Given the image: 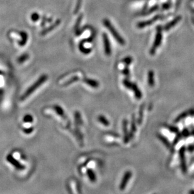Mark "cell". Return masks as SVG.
Here are the masks:
<instances>
[{"instance_id":"e0dca14e","label":"cell","mask_w":194,"mask_h":194,"mask_svg":"<svg viewBox=\"0 0 194 194\" xmlns=\"http://www.w3.org/2000/svg\"><path fill=\"white\" fill-rule=\"evenodd\" d=\"M147 82L150 87H153L154 86V74L153 70H149L147 75Z\"/></svg>"},{"instance_id":"9a60e30c","label":"cell","mask_w":194,"mask_h":194,"mask_svg":"<svg viewBox=\"0 0 194 194\" xmlns=\"http://www.w3.org/2000/svg\"><path fill=\"white\" fill-rule=\"evenodd\" d=\"M136 131V120H135L134 116H133L132 119V123L131 126H130V131L129 133V138L131 139L134 137V134Z\"/></svg>"},{"instance_id":"6da1fadb","label":"cell","mask_w":194,"mask_h":194,"mask_svg":"<svg viewBox=\"0 0 194 194\" xmlns=\"http://www.w3.org/2000/svg\"><path fill=\"white\" fill-rule=\"evenodd\" d=\"M48 78V76L47 75L44 74L42 75L38 79L37 81H35L34 83H33L32 85L28 87V89L25 92V93L22 95V96L20 98L21 101H24L28 97L30 96L33 92L35 91L38 88H39L40 86H41L42 84L47 81Z\"/></svg>"},{"instance_id":"cb8c5ba5","label":"cell","mask_w":194,"mask_h":194,"mask_svg":"<svg viewBox=\"0 0 194 194\" xmlns=\"http://www.w3.org/2000/svg\"><path fill=\"white\" fill-rule=\"evenodd\" d=\"M82 2H83V0H77L76 5L75 9L74 10V15H76L79 12L80 8H81V5H82Z\"/></svg>"},{"instance_id":"3957f363","label":"cell","mask_w":194,"mask_h":194,"mask_svg":"<svg viewBox=\"0 0 194 194\" xmlns=\"http://www.w3.org/2000/svg\"><path fill=\"white\" fill-rule=\"evenodd\" d=\"M162 38H163L162 28L161 26H158V27H157V28H156V34L154 44H153V46L151 47L150 52H149L151 56H153V55H154L157 49L159 47L160 45H161V41H162Z\"/></svg>"},{"instance_id":"2e32d148","label":"cell","mask_w":194,"mask_h":194,"mask_svg":"<svg viewBox=\"0 0 194 194\" xmlns=\"http://www.w3.org/2000/svg\"><path fill=\"white\" fill-rule=\"evenodd\" d=\"M158 138L159 139V140L161 141L163 143V144H164V145H165L167 148H170V150L171 151H173V148L172 149V146L171 145V144L170 143L169 141H168L165 137L163 136H162L161 134H158Z\"/></svg>"},{"instance_id":"83f0119b","label":"cell","mask_w":194,"mask_h":194,"mask_svg":"<svg viewBox=\"0 0 194 194\" xmlns=\"http://www.w3.org/2000/svg\"><path fill=\"white\" fill-rule=\"evenodd\" d=\"M122 74H123L127 79H129L130 77V70L129 69V66L125 67V68L122 71Z\"/></svg>"},{"instance_id":"277c9868","label":"cell","mask_w":194,"mask_h":194,"mask_svg":"<svg viewBox=\"0 0 194 194\" xmlns=\"http://www.w3.org/2000/svg\"><path fill=\"white\" fill-rule=\"evenodd\" d=\"M6 160L8 162L10 163L13 166H14L16 168H17L18 170H23L25 168V167L23 165H22L17 160L15 159L13 156L10 154L7 155Z\"/></svg>"},{"instance_id":"7402d4cb","label":"cell","mask_w":194,"mask_h":194,"mask_svg":"<svg viewBox=\"0 0 194 194\" xmlns=\"http://www.w3.org/2000/svg\"><path fill=\"white\" fill-rule=\"evenodd\" d=\"M28 58H29V55L28 53H24L18 57L17 61L19 64H22V63L26 61Z\"/></svg>"},{"instance_id":"9c48e42d","label":"cell","mask_w":194,"mask_h":194,"mask_svg":"<svg viewBox=\"0 0 194 194\" xmlns=\"http://www.w3.org/2000/svg\"><path fill=\"white\" fill-rule=\"evenodd\" d=\"M60 23H61V20H57L56 22H55V23H53L52 25H50V26H49L48 28L44 29V30L41 32L40 35L44 36V35H45L46 34H47L48 33L52 31L53 30H54V28H56L57 27H58L59 25H60Z\"/></svg>"},{"instance_id":"484cf974","label":"cell","mask_w":194,"mask_h":194,"mask_svg":"<svg viewBox=\"0 0 194 194\" xmlns=\"http://www.w3.org/2000/svg\"><path fill=\"white\" fill-rule=\"evenodd\" d=\"M82 18H83V15L81 14V15H80L78 16V18L77 21H76V25H75V26H74L75 32H77L78 30H79V25H80V23H81Z\"/></svg>"},{"instance_id":"52a82bcc","label":"cell","mask_w":194,"mask_h":194,"mask_svg":"<svg viewBox=\"0 0 194 194\" xmlns=\"http://www.w3.org/2000/svg\"><path fill=\"white\" fill-rule=\"evenodd\" d=\"M131 176H132V172L130 171H127L125 173L120 184V189L121 190H124L125 189L126 186H127L128 182H129L130 178H131Z\"/></svg>"},{"instance_id":"f1b7e54d","label":"cell","mask_w":194,"mask_h":194,"mask_svg":"<svg viewBox=\"0 0 194 194\" xmlns=\"http://www.w3.org/2000/svg\"><path fill=\"white\" fill-rule=\"evenodd\" d=\"M132 82H130L129 79H127L126 78L125 79H124V81H123V84H124V86L127 88L128 89H130V87H131L132 86Z\"/></svg>"},{"instance_id":"836d02e7","label":"cell","mask_w":194,"mask_h":194,"mask_svg":"<svg viewBox=\"0 0 194 194\" xmlns=\"http://www.w3.org/2000/svg\"><path fill=\"white\" fill-rule=\"evenodd\" d=\"M75 119L76 121H77V123L79 124H81V116H80L79 113L78 112H75Z\"/></svg>"},{"instance_id":"d6a6232c","label":"cell","mask_w":194,"mask_h":194,"mask_svg":"<svg viewBox=\"0 0 194 194\" xmlns=\"http://www.w3.org/2000/svg\"><path fill=\"white\" fill-rule=\"evenodd\" d=\"M166 128L169 129L170 131L171 132H173V133H178V128H176L175 127H173V126H169V125H165Z\"/></svg>"},{"instance_id":"7c38bea8","label":"cell","mask_w":194,"mask_h":194,"mask_svg":"<svg viewBox=\"0 0 194 194\" xmlns=\"http://www.w3.org/2000/svg\"><path fill=\"white\" fill-rule=\"evenodd\" d=\"M130 90H132L135 95V97L137 99H141L142 98V93L141 91L139 90L138 86L136 85V84L132 83V86L130 87Z\"/></svg>"},{"instance_id":"4fadbf2b","label":"cell","mask_w":194,"mask_h":194,"mask_svg":"<svg viewBox=\"0 0 194 194\" xmlns=\"http://www.w3.org/2000/svg\"><path fill=\"white\" fill-rule=\"evenodd\" d=\"M83 81L85 84H86L87 85H88L91 87L97 88V87H99V82L98 81H95V80L88 79V78H85L83 79Z\"/></svg>"},{"instance_id":"e575fe53","label":"cell","mask_w":194,"mask_h":194,"mask_svg":"<svg viewBox=\"0 0 194 194\" xmlns=\"http://www.w3.org/2000/svg\"><path fill=\"white\" fill-rule=\"evenodd\" d=\"M157 9H158V6H154V7H152L151 8H150V10H149L147 12V14H151L152 12L155 11Z\"/></svg>"},{"instance_id":"44dd1931","label":"cell","mask_w":194,"mask_h":194,"mask_svg":"<svg viewBox=\"0 0 194 194\" xmlns=\"http://www.w3.org/2000/svg\"><path fill=\"white\" fill-rule=\"evenodd\" d=\"M98 120L100 123H102L105 126H108L110 125V122L103 115H100L98 117Z\"/></svg>"},{"instance_id":"603a6c76","label":"cell","mask_w":194,"mask_h":194,"mask_svg":"<svg viewBox=\"0 0 194 194\" xmlns=\"http://www.w3.org/2000/svg\"><path fill=\"white\" fill-rule=\"evenodd\" d=\"M133 61V58L131 57H130V56H128V57H125L123 60H122V62L124 63V64L126 65V66H129L130 65V64H131V63Z\"/></svg>"},{"instance_id":"ac0fdd59","label":"cell","mask_w":194,"mask_h":194,"mask_svg":"<svg viewBox=\"0 0 194 194\" xmlns=\"http://www.w3.org/2000/svg\"><path fill=\"white\" fill-rule=\"evenodd\" d=\"M86 174H87L88 178H89L91 182H95L96 180V176L95 173L94 172V171L92 169H91V168H89V169L87 170Z\"/></svg>"},{"instance_id":"30bf717a","label":"cell","mask_w":194,"mask_h":194,"mask_svg":"<svg viewBox=\"0 0 194 194\" xmlns=\"http://www.w3.org/2000/svg\"><path fill=\"white\" fill-rule=\"evenodd\" d=\"M127 124L128 121L124 119L122 123V127H123L124 133V142L127 143L129 141L130 138H129V134H128V129H127Z\"/></svg>"},{"instance_id":"8fae6325","label":"cell","mask_w":194,"mask_h":194,"mask_svg":"<svg viewBox=\"0 0 194 194\" xmlns=\"http://www.w3.org/2000/svg\"><path fill=\"white\" fill-rule=\"evenodd\" d=\"M181 20V16H176V17L173 20H172L171 21V22L170 23H168L167 25H166L164 27V30H170L172 27H175V25L178 23Z\"/></svg>"},{"instance_id":"8992f818","label":"cell","mask_w":194,"mask_h":194,"mask_svg":"<svg viewBox=\"0 0 194 194\" xmlns=\"http://www.w3.org/2000/svg\"><path fill=\"white\" fill-rule=\"evenodd\" d=\"M162 16L161 15H156L154 17H153L152 19L147 20V21H144V22H139L137 24V27L139 28H143L146 27H148L151 25L152 24H153L154 22H156V21L161 19Z\"/></svg>"},{"instance_id":"ffe728a7","label":"cell","mask_w":194,"mask_h":194,"mask_svg":"<svg viewBox=\"0 0 194 194\" xmlns=\"http://www.w3.org/2000/svg\"><path fill=\"white\" fill-rule=\"evenodd\" d=\"M53 109H54V110L56 112V113L59 116H60L64 118V119H65L66 117H65V115H64V111L61 106L56 105V106H54Z\"/></svg>"},{"instance_id":"d4e9b609","label":"cell","mask_w":194,"mask_h":194,"mask_svg":"<svg viewBox=\"0 0 194 194\" xmlns=\"http://www.w3.org/2000/svg\"><path fill=\"white\" fill-rule=\"evenodd\" d=\"M24 123H31L33 121V116L30 115H25L23 117V119Z\"/></svg>"},{"instance_id":"4dcf8cb0","label":"cell","mask_w":194,"mask_h":194,"mask_svg":"<svg viewBox=\"0 0 194 194\" xmlns=\"http://www.w3.org/2000/svg\"><path fill=\"white\" fill-rule=\"evenodd\" d=\"M78 81H79V77L78 76H74L72 78H71L70 80H69L68 81L66 82L65 83V85L66 86H68V85H69V84H72V83H73L74 82H76Z\"/></svg>"},{"instance_id":"4316f807","label":"cell","mask_w":194,"mask_h":194,"mask_svg":"<svg viewBox=\"0 0 194 194\" xmlns=\"http://www.w3.org/2000/svg\"><path fill=\"white\" fill-rule=\"evenodd\" d=\"M30 19L33 22H36L40 19V15L38 14V13H33L30 16Z\"/></svg>"},{"instance_id":"d6986e66","label":"cell","mask_w":194,"mask_h":194,"mask_svg":"<svg viewBox=\"0 0 194 194\" xmlns=\"http://www.w3.org/2000/svg\"><path fill=\"white\" fill-rule=\"evenodd\" d=\"M79 49L81 52H82L83 54H89L91 52V49H88V48H86L84 47V42L83 41H81L80 42V44L79 45Z\"/></svg>"},{"instance_id":"d590c367","label":"cell","mask_w":194,"mask_h":194,"mask_svg":"<svg viewBox=\"0 0 194 194\" xmlns=\"http://www.w3.org/2000/svg\"><path fill=\"white\" fill-rule=\"evenodd\" d=\"M193 133H194V131H193Z\"/></svg>"},{"instance_id":"f546056e","label":"cell","mask_w":194,"mask_h":194,"mask_svg":"<svg viewBox=\"0 0 194 194\" xmlns=\"http://www.w3.org/2000/svg\"><path fill=\"white\" fill-rule=\"evenodd\" d=\"M143 109H144V106H142L141 108L140 111H139V115L137 123L139 124H141L142 121V118H143Z\"/></svg>"},{"instance_id":"5b68a950","label":"cell","mask_w":194,"mask_h":194,"mask_svg":"<svg viewBox=\"0 0 194 194\" xmlns=\"http://www.w3.org/2000/svg\"><path fill=\"white\" fill-rule=\"evenodd\" d=\"M102 39L104 45V50L105 55L107 56H110L112 53L110 42L108 37L106 33H103L102 34Z\"/></svg>"},{"instance_id":"1f68e13d","label":"cell","mask_w":194,"mask_h":194,"mask_svg":"<svg viewBox=\"0 0 194 194\" xmlns=\"http://www.w3.org/2000/svg\"><path fill=\"white\" fill-rule=\"evenodd\" d=\"M33 130H34V128L32 127H32H30V128H24L23 129V131L25 134H29L32 133L33 131Z\"/></svg>"},{"instance_id":"ba28073f","label":"cell","mask_w":194,"mask_h":194,"mask_svg":"<svg viewBox=\"0 0 194 194\" xmlns=\"http://www.w3.org/2000/svg\"><path fill=\"white\" fill-rule=\"evenodd\" d=\"M180 163H181V166H182V171L183 172H186L187 167H186V162H185V147H182L180 150Z\"/></svg>"},{"instance_id":"5bb4252c","label":"cell","mask_w":194,"mask_h":194,"mask_svg":"<svg viewBox=\"0 0 194 194\" xmlns=\"http://www.w3.org/2000/svg\"><path fill=\"white\" fill-rule=\"evenodd\" d=\"M20 35L21 37V40L19 41L18 42V44L20 46H24L26 45L27 40H28V34L27 33H26L25 32H20Z\"/></svg>"},{"instance_id":"7a4b0ae2","label":"cell","mask_w":194,"mask_h":194,"mask_svg":"<svg viewBox=\"0 0 194 194\" xmlns=\"http://www.w3.org/2000/svg\"><path fill=\"white\" fill-rule=\"evenodd\" d=\"M103 23L104 26L108 30V31L111 33L112 35L114 37V39L118 43L122 46H124L125 45V41L123 39V37H122L120 36L119 32L117 31V30L113 26V25L110 22L109 20L107 18L104 19L103 20Z\"/></svg>"}]
</instances>
